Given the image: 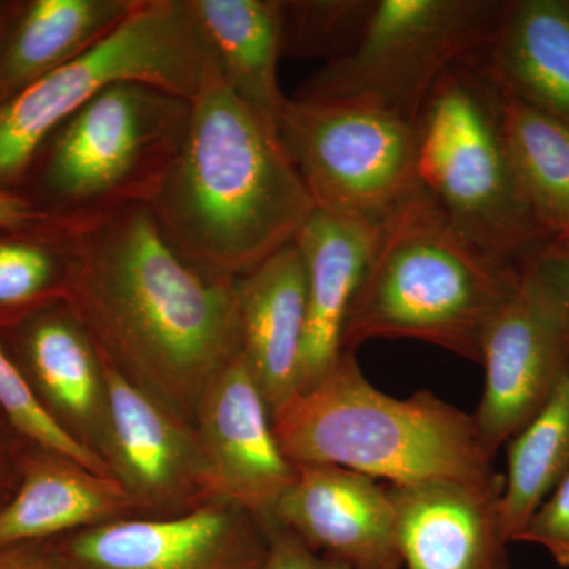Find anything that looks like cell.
Listing matches in <instances>:
<instances>
[{
    "instance_id": "obj_12",
    "label": "cell",
    "mask_w": 569,
    "mask_h": 569,
    "mask_svg": "<svg viewBox=\"0 0 569 569\" xmlns=\"http://www.w3.org/2000/svg\"><path fill=\"white\" fill-rule=\"evenodd\" d=\"M486 388L473 413L490 458L548 402L569 362V326L523 287L490 318L481 339Z\"/></svg>"
},
{
    "instance_id": "obj_18",
    "label": "cell",
    "mask_w": 569,
    "mask_h": 569,
    "mask_svg": "<svg viewBox=\"0 0 569 569\" xmlns=\"http://www.w3.org/2000/svg\"><path fill=\"white\" fill-rule=\"evenodd\" d=\"M241 353L271 418L299 392L307 326L306 266L296 242L236 279Z\"/></svg>"
},
{
    "instance_id": "obj_23",
    "label": "cell",
    "mask_w": 569,
    "mask_h": 569,
    "mask_svg": "<svg viewBox=\"0 0 569 569\" xmlns=\"http://www.w3.org/2000/svg\"><path fill=\"white\" fill-rule=\"evenodd\" d=\"M493 82L509 159L539 227L557 241L569 231V126Z\"/></svg>"
},
{
    "instance_id": "obj_16",
    "label": "cell",
    "mask_w": 569,
    "mask_h": 569,
    "mask_svg": "<svg viewBox=\"0 0 569 569\" xmlns=\"http://www.w3.org/2000/svg\"><path fill=\"white\" fill-rule=\"evenodd\" d=\"M397 512L402 567L407 569H509L501 523L505 485L456 481L388 485Z\"/></svg>"
},
{
    "instance_id": "obj_20",
    "label": "cell",
    "mask_w": 569,
    "mask_h": 569,
    "mask_svg": "<svg viewBox=\"0 0 569 569\" xmlns=\"http://www.w3.org/2000/svg\"><path fill=\"white\" fill-rule=\"evenodd\" d=\"M138 0H10L0 29V103L99 43Z\"/></svg>"
},
{
    "instance_id": "obj_8",
    "label": "cell",
    "mask_w": 569,
    "mask_h": 569,
    "mask_svg": "<svg viewBox=\"0 0 569 569\" xmlns=\"http://www.w3.org/2000/svg\"><path fill=\"white\" fill-rule=\"evenodd\" d=\"M505 2L376 0L361 36L293 99H367L417 121L438 81L486 50Z\"/></svg>"
},
{
    "instance_id": "obj_33",
    "label": "cell",
    "mask_w": 569,
    "mask_h": 569,
    "mask_svg": "<svg viewBox=\"0 0 569 569\" xmlns=\"http://www.w3.org/2000/svg\"><path fill=\"white\" fill-rule=\"evenodd\" d=\"M58 220L33 208L21 194L0 190V230H41Z\"/></svg>"
},
{
    "instance_id": "obj_35",
    "label": "cell",
    "mask_w": 569,
    "mask_h": 569,
    "mask_svg": "<svg viewBox=\"0 0 569 569\" xmlns=\"http://www.w3.org/2000/svg\"><path fill=\"white\" fill-rule=\"evenodd\" d=\"M557 242H569V231L567 234L561 236L560 239H557Z\"/></svg>"
},
{
    "instance_id": "obj_7",
    "label": "cell",
    "mask_w": 569,
    "mask_h": 569,
    "mask_svg": "<svg viewBox=\"0 0 569 569\" xmlns=\"http://www.w3.org/2000/svg\"><path fill=\"white\" fill-rule=\"evenodd\" d=\"M217 71L190 0H138L99 43L0 103V190L17 193L44 140L110 86L144 82L193 102Z\"/></svg>"
},
{
    "instance_id": "obj_10",
    "label": "cell",
    "mask_w": 569,
    "mask_h": 569,
    "mask_svg": "<svg viewBox=\"0 0 569 569\" xmlns=\"http://www.w3.org/2000/svg\"><path fill=\"white\" fill-rule=\"evenodd\" d=\"M103 366L110 413L103 460L140 518H178L219 497L193 422Z\"/></svg>"
},
{
    "instance_id": "obj_2",
    "label": "cell",
    "mask_w": 569,
    "mask_h": 569,
    "mask_svg": "<svg viewBox=\"0 0 569 569\" xmlns=\"http://www.w3.org/2000/svg\"><path fill=\"white\" fill-rule=\"evenodd\" d=\"M148 206L190 263L228 279L295 242L316 211L277 127L220 70L193 100L181 149Z\"/></svg>"
},
{
    "instance_id": "obj_32",
    "label": "cell",
    "mask_w": 569,
    "mask_h": 569,
    "mask_svg": "<svg viewBox=\"0 0 569 569\" xmlns=\"http://www.w3.org/2000/svg\"><path fill=\"white\" fill-rule=\"evenodd\" d=\"M28 441L0 411V509L9 503L18 488L21 456Z\"/></svg>"
},
{
    "instance_id": "obj_3",
    "label": "cell",
    "mask_w": 569,
    "mask_h": 569,
    "mask_svg": "<svg viewBox=\"0 0 569 569\" xmlns=\"http://www.w3.org/2000/svg\"><path fill=\"white\" fill-rule=\"evenodd\" d=\"M272 427L293 463H331L388 485H505L479 441L473 415L429 391L408 399L378 391L348 351L320 385L280 408Z\"/></svg>"
},
{
    "instance_id": "obj_17",
    "label": "cell",
    "mask_w": 569,
    "mask_h": 569,
    "mask_svg": "<svg viewBox=\"0 0 569 569\" xmlns=\"http://www.w3.org/2000/svg\"><path fill=\"white\" fill-rule=\"evenodd\" d=\"M381 228L316 209L296 236L307 279V326L298 395L320 385L339 362L348 310L376 253Z\"/></svg>"
},
{
    "instance_id": "obj_6",
    "label": "cell",
    "mask_w": 569,
    "mask_h": 569,
    "mask_svg": "<svg viewBox=\"0 0 569 569\" xmlns=\"http://www.w3.org/2000/svg\"><path fill=\"white\" fill-rule=\"evenodd\" d=\"M415 129L422 192L460 233L518 266L550 242L509 159L496 82L478 59L438 81Z\"/></svg>"
},
{
    "instance_id": "obj_11",
    "label": "cell",
    "mask_w": 569,
    "mask_h": 569,
    "mask_svg": "<svg viewBox=\"0 0 569 569\" xmlns=\"http://www.w3.org/2000/svg\"><path fill=\"white\" fill-rule=\"evenodd\" d=\"M81 569H261L268 530L227 497L187 515L126 519L54 538Z\"/></svg>"
},
{
    "instance_id": "obj_5",
    "label": "cell",
    "mask_w": 569,
    "mask_h": 569,
    "mask_svg": "<svg viewBox=\"0 0 569 569\" xmlns=\"http://www.w3.org/2000/svg\"><path fill=\"white\" fill-rule=\"evenodd\" d=\"M190 116V100L156 86H110L44 140L17 193L66 224L149 204Z\"/></svg>"
},
{
    "instance_id": "obj_13",
    "label": "cell",
    "mask_w": 569,
    "mask_h": 569,
    "mask_svg": "<svg viewBox=\"0 0 569 569\" xmlns=\"http://www.w3.org/2000/svg\"><path fill=\"white\" fill-rule=\"evenodd\" d=\"M0 342L48 417L103 460L110 413L102 356L67 302L2 326Z\"/></svg>"
},
{
    "instance_id": "obj_34",
    "label": "cell",
    "mask_w": 569,
    "mask_h": 569,
    "mask_svg": "<svg viewBox=\"0 0 569 569\" xmlns=\"http://www.w3.org/2000/svg\"><path fill=\"white\" fill-rule=\"evenodd\" d=\"M10 0H0V29L6 20L7 10H9Z\"/></svg>"
},
{
    "instance_id": "obj_30",
    "label": "cell",
    "mask_w": 569,
    "mask_h": 569,
    "mask_svg": "<svg viewBox=\"0 0 569 569\" xmlns=\"http://www.w3.org/2000/svg\"><path fill=\"white\" fill-rule=\"evenodd\" d=\"M268 556L261 569H351L342 561L326 557L306 545L298 535L272 519L266 522Z\"/></svg>"
},
{
    "instance_id": "obj_27",
    "label": "cell",
    "mask_w": 569,
    "mask_h": 569,
    "mask_svg": "<svg viewBox=\"0 0 569 569\" xmlns=\"http://www.w3.org/2000/svg\"><path fill=\"white\" fill-rule=\"evenodd\" d=\"M0 411L26 440L62 452L78 460L93 473L112 478L110 468L102 459L82 448L48 417L2 342H0Z\"/></svg>"
},
{
    "instance_id": "obj_25",
    "label": "cell",
    "mask_w": 569,
    "mask_h": 569,
    "mask_svg": "<svg viewBox=\"0 0 569 569\" xmlns=\"http://www.w3.org/2000/svg\"><path fill=\"white\" fill-rule=\"evenodd\" d=\"M66 279L62 223L0 230V328L63 299Z\"/></svg>"
},
{
    "instance_id": "obj_15",
    "label": "cell",
    "mask_w": 569,
    "mask_h": 569,
    "mask_svg": "<svg viewBox=\"0 0 569 569\" xmlns=\"http://www.w3.org/2000/svg\"><path fill=\"white\" fill-rule=\"evenodd\" d=\"M309 548L351 569H400L397 512L388 485L331 463H296L276 518Z\"/></svg>"
},
{
    "instance_id": "obj_21",
    "label": "cell",
    "mask_w": 569,
    "mask_h": 569,
    "mask_svg": "<svg viewBox=\"0 0 569 569\" xmlns=\"http://www.w3.org/2000/svg\"><path fill=\"white\" fill-rule=\"evenodd\" d=\"M478 62L520 100L569 126V0H508Z\"/></svg>"
},
{
    "instance_id": "obj_1",
    "label": "cell",
    "mask_w": 569,
    "mask_h": 569,
    "mask_svg": "<svg viewBox=\"0 0 569 569\" xmlns=\"http://www.w3.org/2000/svg\"><path fill=\"white\" fill-rule=\"evenodd\" d=\"M63 301L103 362L194 425L213 378L241 356L236 279L190 263L148 204L62 224Z\"/></svg>"
},
{
    "instance_id": "obj_24",
    "label": "cell",
    "mask_w": 569,
    "mask_h": 569,
    "mask_svg": "<svg viewBox=\"0 0 569 569\" xmlns=\"http://www.w3.org/2000/svg\"><path fill=\"white\" fill-rule=\"evenodd\" d=\"M569 473V362L537 417L512 437L500 511L509 542Z\"/></svg>"
},
{
    "instance_id": "obj_28",
    "label": "cell",
    "mask_w": 569,
    "mask_h": 569,
    "mask_svg": "<svg viewBox=\"0 0 569 569\" xmlns=\"http://www.w3.org/2000/svg\"><path fill=\"white\" fill-rule=\"evenodd\" d=\"M523 287L569 326V242L550 241L520 264Z\"/></svg>"
},
{
    "instance_id": "obj_29",
    "label": "cell",
    "mask_w": 569,
    "mask_h": 569,
    "mask_svg": "<svg viewBox=\"0 0 569 569\" xmlns=\"http://www.w3.org/2000/svg\"><path fill=\"white\" fill-rule=\"evenodd\" d=\"M516 541L542 546L560 567L569 568V473L539 505Z\"/></svg>"
},
{
    "instance_id": "obj_19",
    "label": "cell",
    "mask_w": 569,
    "mask_h": 569,
    "mask_svg": "<svg viewBox=\"0 0 569 569\" xmlns=\"http://www.w3.org/2000/svg\"><path fill=\"white\" fill-rule=\"evenodd\" d=\"M126 519H141L140 511L116 479L28 441L18 488L0 509V548L47 541Z\"/></svg>"
},
{
    "instance_id": "obj_26",
    "label": "cell",
    "mask_w": 569,
    "mask_h": 569,
    "mask_svg": "<svg viewBox=\"0 0 569 569\" xmlns=\"http://www.w3.org/2000/svg\"><path fill=\"white\" fill-rule=\"evenodd\" d=\"M372 6L370 0H282L283 58H342L361 36Z\"/></svg>"
},
{
    "instance_id": "obj_31",
    "label": "cell",
    "mask_w": 569,
    "mask_h": 569,
    "mask_svg": "<svg viewBox=\"0 0 569 569\" xmlns=\"http://www.w3.org/2000/svg\"><path fill=\"white\" fill-rule=\"evenodd\" d=\"M0 569H81L54 539L18 542L0 548Z\"/></svg>"
},
{
    "instance_id": "obj_14",
    "label": "cell",
    "mask_w": 569,
    "mask_h": 569,
    "mask_svg": "<svg viewBox=\"0 0 569 569\" xmlns=\"http://www.w3.org/2000/svg\"><path fill=\"white\" fill-rule=\"evenodd\" d=\"M194 427L213 489L269 522L293 485L296 463L283 455L264 397L239 356L206 388Z\"/></svg>"
},
{
    "instance_id": "obj_4",
    "label": "cell",
    "mask_w": 569,
    "mask_h": 569,
    "mask_svg": "<svg viewBox=\"0 0 569 569\" xmlns=\"http://www.w3.org/2000/svg\"><path fill=\"white\" fill-rule=\"evenodd\" d=\"M519 287L520 266L475 244L425 194L381 228L348 310L342 351L411 339L479 362L486 326Z\"/></svg>"
},
{
    "instance_id": "obj_9",
    "label": "cell",
    "mask_w": 569,
    "mask_h": 569,
    "mask_svg": "<svg viewBox=\"0 0 569 569\" xmlns=\"http://www.w3.org/2000/svg\"><path fill=\"white\" fill-rule=\"evenodd\" d=\"M279 137L320 211L383 227L426 194L415 122L372 100L288 97Z\"/></svg>"
},
{
    "instance_id": "obj_22",
    "label": "cell",
    "mask_w": 569,
    "mask_h": 569,
    "mask_svg": "<svg viewBox=\"0 0 569 569\" xmlns=\"http://www.w3.org/2000/svg\"><path fill=\"white\" fill-rule=\"evenodd\" d=\"M190 7L228 88L279 130L288 102L279 81L282 0H190Z\"/></svg>"
}]
</instances>
